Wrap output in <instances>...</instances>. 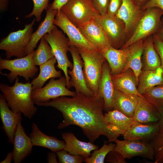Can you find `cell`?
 I'll return each mask as SVG.
<instances>
[{"label":"cell","instance_id":"4","mask_svg":"<svg viewBox=\"0 0 163 163\" xmlns=\"http://www.w3.org/2000/svg\"><path fill=\"white\" fill-rule=\"evenodd\" d=\"M43 37L50 46L53 53L57 60V67L63 71L66 80V87L70 89V77L68 74V68L72 70L73 63L69 60L67 55L70 46L68 38L61 30L58 29L56 26Z\"/></svg>","mask_w":163,"mask_h":163},{"label":"cell","instance_id":"25","mask_svg":"<svg viewBox=\"0 0 163 163\" xmlns=\"http://www.w3.org/2000/svg\"><path fill=\"white\" fill-rule=\"evenodd\" d=\"M111 78L115 89L123 93L143 96L138 91V82L131 69L119 74L111 75Z\"/></svg>","mask_w":163,"mask_h":163},{"label":"cell","instance_id":"34","mask_svg":"<svg viewBox=\"0 0 163 163\" xmlns=\"http://www.w3.org/2000/svg\"><path fill=\"white\" fill-rule=\"evenodd\" d=\"M142 96L160 113L163 112V85L150 88Z\"/></svg>","mask_w":163,"mask_h":163},{"label":"cell","instance_id":"48","mask_svg":"<svg viewBox=\"0 0 163 163\" xmlns=\"http://www.w3.org/2000/svg\"><path fill=\"white\" fill-rule=\"evenodd\" d=\"M150 0H133L135 3L141 8Z\"/></svg>","mask_w":163,"mask_h":163},{"label":"cell","instance_id":"9","mask_svg":"<svg viewBox=\"0 0 163 163\" xmlns=\"http://www.w3.org/2000/svg\"><path fill=\"white\" fill-rule=\"evenodd\" d=\"M60 10L77 27L101 16L94 9L91 0H68Z\"/></svg>","mask_w":163,"mask_h":163},{"label":"cell","instance_id":"42","mask_svg":"<svg viewBox=\"0 0 163 163\" xmlns=\"http://www.w3.org/2000/svg\"><path fill=\"white\" fill-rule=\"evenodd\" d=\"M153 36L154 46L160 59L161 65L160 67L162 69L163 76V41L158 39L154 35H153Z\"/></svg>","mask_w":163,"mask_h":163},{"label":"cell","instance_id":"16","mask_svg":"<svg viewBox=\"0 0 163 163\" xmlns=\"http://www.w3.org/2000/svg\"><path fill=\"white\" fill-rule=\"evenodd\" d=\"M85 37L102 53L110 45L104 31L95 19H92L78 27Z\"/></svg>","mask_w":163,"mask_h":163},{"label":"cell","instance_id":"7","mask_svg":"<svg viewBox=\"0 0 163 163\" xmlns=\"http://www.w3.org/2000/svg\"><path fill=\"white\" fill-rule=\"evenodd\" d=\"M78 50L84 62L83 71L87 85L94 95H97L103 66L106 59L99 51L90 52Z\"/></svg>","mask_w":163,"mask_h":163},{"label":"cell","instance_id":"38","mask_svg":"<svg viewBox=\"0 0 163 163\" xmlns=\"http://www.w3.org/2000/svg\"><path fill=\"white\" fill-rule=\"evenodd\" d=\"M56 154L59 163H82L85 158L81 155L70 154L64 149L57 152Z\"/></svg>","mask_w":163,"mask_h":163},{"label":"cell","instance_id":"26","mask_svg":"<svg viewBox=\"0 0 163 163\" xmlns=\"http://www.w3.org/2000/svg\"><path fill=\"white\" fill-rule=\"evenodd\" d=\"M160 113L143 96H139L133 118L135 121L141 123L157 122Z\"/></svg>","mask_w":163,"mask_h":163},{"label":"cell","instance_id":"43","mask_svg":"<svg viewBox=\"0 0 163 163\" xmlns=\"http://www.w3.org/2000/svg\"><path fill=\"white\" fill-rule=\"evenodd\" d=\"M157 7L163 10V0H150L141 7L142 10L152 7Z\"/></svg>","mask_w":163,"mask_h":163},{"label":"cell","instance_id":"49","mask_svg":"<svg viewBox=\"0 0 163 163\" xmlns=\"http://www.w3.org/2000/svg\"><path fill=\"white\" fill-rule=\"evenodd\" d=\"M160 129L163 128V112L160 113V117L158 122Z\"/></svg>","mask_w":163,"mask_h":163},{"label":"cell","instance_id":"14","mask_svg":"<svg viewBox=\"0 0 163 163\" xmlns=\"http://www.w3.org/2000/svg\"><path fill=\"white\" fill-rule=\"evenodd\" d=\"M69 51L73 62L72 69H68V71L70 76L69 82L71 87L74 88L76 93H80L89 96L94 95L87 85L83 69L84 62L78 49L74 46H71Z\"/></svg>","mask_w":163,"mask_h":163},{"label":"cell","instance_id":"6","mask_svg":"<svg viewBox=\"0 0 163 163\" xmlns=\"http://www.w3.org/2000/svg\"><path fill=\"white\" fill-rule=\"evenodd\" d=\"M163 10L157 7L144 10L143 14L133 33L121 49L125 48L140 40H144L157 31Z\"/></svg>","mask_w":163,"mask_h":163},{"label":"cell","instance_id":"10","mask_svg":"<svg viewBox=\"0 0 163 163\" xmlns=\"http://www.w3.org/2000/svg\"><path fill=\"white\" fill-rule=\"evenodd\" d=\"M54 24L66 34L70 46L78 50L90 52L99 51L97 48L85 37L79 29L72 24L60 10L58 11Z\"/></svg>","mask_w":163,"mask_h":163},{"label":"cell","instance_id":"29","mask_svg":"<svg viewBox=\"0 0 163 163\" xmlns=\"http://www.w3.org/2000/svg\"><path fill=\"white\" fill-rule=\"evenodd\" d=\"M144 42L142 56V70L156 69L160 67L161 62L159 56L154 46L153 35L145 39Z\"/></svg>","mask_w":163,"mask_h":163},{"label":"cell","instance_id":"8","mask_svg":"<svg viewBox=\"0 0 163 163\" xmlns=\"http://www.w3.org/2000/svg\"><path fill=\"white\" fill-rule=\"evenodd\" d=\"M34 50L24 57L13 59L0 58V70L6 69L10 72L6 75L12 82L18 76L22 77L27 81L33 78L39 70L34 62L33 55Z\"/></svg>","mask_w":163,"mask_h":163},{"label":"cell","instance_id":"31","mask_svg":"<svg viewBox=\"0 0 163 163\" xmlns=\"http://www.w3.org/2000/svg\"><path fill=\"white\" fill-rule=\"evenodd\" d=\"M57 60L55 57L39 66L38 76L34 78L31 83L33 90L42 88L46 82L53 78H60L62 76L61 71H57L55 67Z\"/></svg>","mask_w":163,"mask_h":163},{"label":"cell","instance_id":"28","mask_svg":"<svg viewBox=\"0 0 163 163\" xmlns=\"http://www.w3.org/2000/svg\"><path fill=\"white\" fill-rule=\"evenodd\" d=\"M138 97L123 93L115 89L113 101V110H118L127 117H133Z\"/></svg>","mask_w":163,"mask_h":163},{"label":"cell","instance_id":"13","mask_svg":"<svg viewBox=\"0 0 163 163\" xmlns=\"http://www.w3.org/2000/svg\"><path fill=\"white\" fill-rule=\"evenodd\" d=\"M114 150L121 153L125 159H131L139 156L150 160L154 159V153L152 145L149 142L139 140H120L115 141Z\"/></svg>","mask_w":163,"mask_h":163},{"label":"cell","instance_id":"18","mask_svg":"<svg viewBox=\"0 0 163 163\" xmlns=\"http://www.w3.org/2000/svg\"><path fill=\"white\" fill-rule=\"evenodd\" d=\"M13 144V160L14 163L21 162L32 152L33 146L31 140L26 133L21 121L18 124Z\"/></svg>","mask_w":163,"mask_h":163},{"label":"cell","instance_id":"33","mask_svg":"<svg viewBox=\"0 0 163 163\" xmlns=\"http://www.w3.org/2000/svg\"><path fill=\"white\" fill-rule=\"evenodd\" d=\"M54 57L50 46L43 37L37 49L34 51L33 59L35 65L40 66Z\"/></svg>","mask_w":163,"mask_h":163},{"label":"cell","instance_id":"47","mask_svg":"<svg viewBox=\"0 0 163 163\" xmlns=\"http://www.w3.org/2000/svg\"><path fill=\"white\" fill-rule=\"evenodd\" d=\"M13 159L12 152H10L8 153L6 158L1 163H10Z\"/></svg>","mask_w":163,"mask_h":163},{"label":"cell","instance_id":"11","mask_svg":"<svg viewBox=\"0 0 163 163\" xmlns=\"http://www.w3.org/2000/svg\"><path fill=\"white\" fill-rule=\"evenodd\" d=\"M65 76H62L59 79L50 78L49 82L44 87L33 90L32 98L35 104L46 103L55 98L63 96H75V91H70L66 87Z\"/></svg>","mask_w":163,"mask_h":163},{"label":"cell","instance_id":"21","mask_svg":"<svg viewBox=\"0 0 163 163\" xmlns=\"http://www.w3.org/2000/svg\"><path fill=\"white\" fill-rule=\"evenodd\" d=\"M115 88L112 78L110 69L106 60L103 66L102 74L100 81L98 94L101 95L104 101V109L107 112L112 110L113 101Z\"/></svg>","mask_w":163,"mask_h":163},{"label":"cell","instance_id":"39","mask_svg":"<svg viewBox=\"0 0 163 163\" xmlns=\"http://www.w3.org/2000/svg\"><path fill=\"white\" fill-rule=\"evenodd\" d=\"M109 0H91L95 10L102 16L107 15Z\"/></svg>","mask_w":163,"mask_h":163},{"label":"cell","instance_id":"40","mask_svg":"<svg viewBox=\"0 0 163 163\" xmlns=\"http://www.w3.org/2000/svg\"><path fill=\"white\" fill-rule=\"evenodd\" d=\"M125 159L121 153L113 150L107 154L105 160L107 163H126Z\"/></svg>","mask_w":163,"mask_h":163},{"label":"cell","instance_id":"15","mask_svg":"<svg viewBox=\"0 0 163 163\" xmlns=\"http://www.w3.org/2000/svg\"><path fill=\"white\" fill-rule=\"evenodd\" d=\"M143 11L144 10L137 5L133 0H123L116 17L124 23L125 32L128 38L136 26Z\"/></svg>","mask_w":163,"mask_h":163},{"label":"cell","instance_id":"32","mask_svg":"<svg viewBox=\"0 0 163 163\" xmlns=\"http://www.w3.org/2000/svg\"><path fill=\"white\" fill-rule=\"evenodd\" d=\"M144 40L138 41L130 45L131 51L127 62L122 72L129 69L134 72L138 81L139 76L142 71V56L143 51Z\"/></svg>","mask_w":163,"mask_h":163},{"label":"cell","instance_id":"36","mask_svg":"<svg viewBox=\"0 0 163 163\" xmlns=\"http://www.w3.org/2000/svg\"><path fill=\"white\" fill-rule=\"evenodd\" d=\"M149 142L153 149L154 163H163V128Z\"/></svg>","mask_w":163,"mask_h":163},{"label":"cell","instance_id":"2","mask_svg":"<svg viewBox=\"0 0 163 163\" xmlns=\"http://www.w3.org/2000/svg\"><path fill=\"white\" fill-rule=\"evenodd\" d=\"M17 77L12 86L1 83L0 90L12 110L21 113L29 119L35 114L37 108L32 98V84L29 82L23 83Z\"/></svg>","mask_w":163,"mask_h":163},{"label":"cell","instance_id":"44","mask_svg":"<svg viewBox=\"0 0 163 163\" xmlns=\"http://www.w3.org/2000/svg\"><path fill=\"white\" fill-rule=\"evenodd\" d=\"M68 1V0H54L52 4H50L51 8L53 9L59 11Z\"/></svg>","mask_w":163,"mask_h":163},{"label":"cell","instance_id":"3","mask_svg":"<svg viewBox=\"0 0 163 163\" xmlns=\"http://www.w3.org/2000/svg\"><path fill=\"white\" fill-rule=\"evenodd\" d=\"M35 104L38 106L52 107L62 113L63 120L58 125V129H62L71 125H76L82 129L90 142L94 143L96 140L91 129L75 108L69 97L63 96L47 102Z\"/></svg>","mask_w":163,"mask_h":163},{"label":"cell","instance_id":"45","mask_svg":"<svg viewBox=\"0 0 163 163\" xmlns=\"http://www.w3.org/2000/svg\"><path fill=\"white\" fill-rule=\"evenodd\" d=\"M153 35L163 41V18H161L160 25L158 30Z\"/></svg>","mask_w":163,"mask_h":163},{"label":"cell","instance_id":"50","mask_svg":"<svg viewBox=\"0 0 163 163\" xmlns=\"http://www.w3.org/2000/svg\"></svg>","mask_w":163,"mask_h":163},{"label":"cell","instance_id":"41","mask_svg":"<svg viewBox=\"0 0 163 163\" xmlns=\"http://www.w3.org/2000/svg\"><path fill=\"white\" fill-rule=\"evenodd\" d=\"M122 2L123 0H109L106 16L116 17Z\"/></svg>","mask_w":163,"mask_h":163},{"label":"cell","instance_id":"46","mask_svg":"<svg viewBox=\"0 0 163 163\" xmlns=\"http://www.w3.org/2000/svg\"><path fill=\"white\" fill-rule=\"evenodd\" d=\"M56 153L52 152L47 154V161L49 163H58L57 160Z\"/></svg>","mask_w":163,"mask_h":163},{"label":"cell","instance_id":"22","mask_svg":"<svg viewBox=\"0 0 163 163\" xmlns=\"http://www.w3.org/2000/svg\"><path fill=\"white\" fill-rule=\"evenodd\" d=\"M62 135L66 143L64 150L70 154L81 155L85 158H87L91 155V151L99 148L97 145L90 142H86L80 141L72 132L62 133Z\"/></svg>","mask_w":163,"mask_h":163},{"label":"cell","instance_id":"5","mask_svg":"<svg viewBox=\"0 0 163 163\" xmlns=\"http://www.w3.org/2000/svg\"><path fill=\"white\" fill-rule=\"evenodd\" d=\"M35 21L34 18L31 23L25 25L23 29L11 32L1 40L0 49L5 51L6 59H10L13 56L20 58L27 55L26 48L30 42Z\"/></svg>","mask_w":163,"mask_h":163},{"label":"cell","instance_id":"20","mask_svg":"<svg viewBox=\"0 0 163 163\" xmlns=\"http://www.w3.org/2000/svg\"><path fill=\"white\" fill-rule=\"evenodd\" d=\"M131 49L130 45L120 49H116L110 46L101 53L108 63L111 75L123 72L127 62Z\"/></svg>","mask_w":163,"mask_h":163},{"label":"cell","instance_id":"1","mask_svg":"<svg viewBox=\"0 0 163 163\" xmlns=\"http://www.w3.org/2000/svg\"><path fill=\"white\" fill-rule=\"evenodd\" d=\"M69 98L96 139L104 135L107 138L108 143L115 142L119 136L110 129L106 122L103 112L104 101L101 95L89 96L79 93Z\"/></svg>","mask_w":163,"mask_h":163},{"label":"cell","instance_id":"24","mask_svg":"<svg viewBox=\"0 0 163 163\" xmlns=\"http://www.w3.org/2000/svg\"><path fill=\"white\" fill-rule=\"evenodd\" d=\"M46 11V15L44 20L40 24L36 30L32 35L30 42L26 48L27 55L34 50L38 41L56 26L54 22L58 10L52 9L50 4H49Z\"/></svg>","mask_w":163,"mask_h":163},{"label":"cell","instance_id":"35","mask_svg":"<svg viewBox=\"0 0 163 163\" xmlns=\"http://www.w3.org/2000/svg\"><path fill=\"white\" fill-rule=\"evenodd\" d=\"M116 144L110 142L109 144L104 142L99 149L94 150L91 156L85 158L84 161L86 163H104L105 157L110 151L114 150Z\"/></svg>","mask_w":163,"mask_h":163},{"label":"cell","instance_id":"12","mask_svg":"<svg viewBox=\"0 0 163 163\" xmlns=\"http://www.w3.org/2000/svg\"><path fill=\"white\" fill-rule=\"evenodd\" d=\"M95 19L104 31L110 45L121 49L128 39L123 22L116 17L107 16H100Z\"/></svg>","mask_w":163,"mask_h":163},{"label":"cell","instance_id":"19","mask_svg":"<svg viewBox=\"0 0 163 163\" xmlns=\"http://www.w3.org/2000/svg\"><path fill=\"white\" fill-rule=\"evenodd\" d=\"M160 129L158 122L144 123L135 121L123 136L124 139L149 142L158 133Z\"/></svg>","mask_w":163,"mask_h":163},{"label":"cell","instance_id":"27","mask_svg":"<svg viewBox=\"0 0 163 163\" xmlns=\"http://www.w3.org/2000/svg\"><path fill=\"white\" fill-rule=\"evenodd\" d=\"M104 116L109 128L119 136H123L135 122L133 117H127L116 110L107 112Z\"/></svg>","mask_w":163,"mask_h":163},{"label":"cell","instance_id":"17","mask_svg":"<svg viewBox=\"0 0 163 163\" xmlns=\"http://www.w3.org/2000/svg\"><path fill=\"white\" fill-rule=\"evenodd\" d=\"M3 94H0V117L2 128L8 139V142L13 144L14 134L18 123L21 121V113L13 111L10 109Z\"/></svg>","mask_w":163,"mask_h":163},{"label":"cell","instance_id":"23","mask_svg":"<svg viewBox=\"0 0 163 163\" xmlns=\"http://www.w3.org/2000/svg\"><path fill=\"white\" fill-rule=\"evenodd\" d=\"M31 129L32 131L29 136L33 146L45 147L56 153L65 149L66 143L64 140H59L55 137L44 134L36 123H32Z\"/></svg>","mask_w":163,"mask_h":163},{"label":"cell","instance_id":"37","mask_svg":"<svg viewBox=\"0 0 163 163\" xmlns=\"http://www.w3.org/2000/svg\"><path fill=\"white\" fill-rule=\"evenodd\" d=\"M34 7L32 11L26 15L24 18H31L34 16L36 21L39 22L41 19V14L44 10L49 6V0H32Z\"/></svg>","mask_w":163,"mask_h":163},{"label":"cell","instance_id":"30","mask_svg":"<svg viewBox=\"0 0 163 163\" xmlns=\"http://www.w3.org/2000/svg\"><path fill=\"white\" fill-rule=\"evenodd\" d=\"M162 85V70L160 67L155 70H142L139 77L137 90L142 95L150 88Z\"/></svg>","mask_w":163,"mask_h":163}]
</instances>
